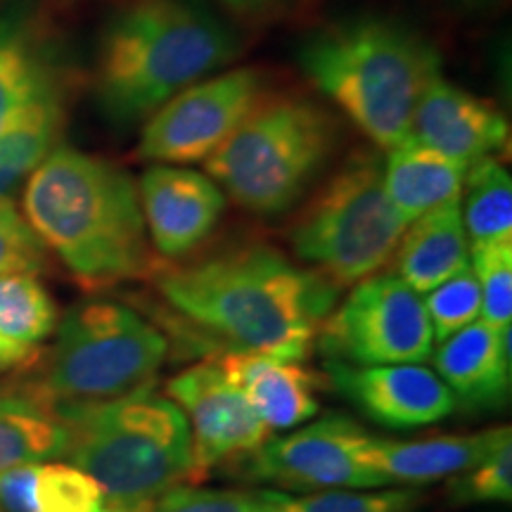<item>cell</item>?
<instances>
[{
  "instance_id": "1",
  "label": "cell",
  "mask_w": 512,
  "mask_h": 512,
  "mask_svg": "<svg viewBox=\"0 0 512 512\" xmlns=\"http://www.w3.org/2000/svg\"><path fill=\"white\" fill-rule=\"evenodd\" d=\"M159 292L178 313L235 351L302 363L337 302L323 273L294 266L266 245L214 254L159 275Z\"/></svg>"
},
{
  "instance_id": "2",
  "label": "cell",
  "mask_w": 512,
  "mask_h": 512,
  "mask_svg": "<svg viewBox=\"0 0 512 512\" xmlns=\"http://www.w3.org/2000/svg\"><path fill=\"white\" fill-rule=\"evenodd\" d=\"M24 216L81 283L112 285L150 271L138 188L107 159L57 145L29 176Z\"/></svg>"
},
{
  "instance_id": "3",
  "label": "cell",
  "mask_w": 512,
  "mask_h": 512,
  "mask_svg": "<svg viewBox=\"0 0 512 512\" xmlns=\"http://www.w3.org/2000/svg\"><path fill=\"white\" fill-rule=\"evenodd\" d=\"M302 72L373 140L406 143L420 95L441 76L439 50L389 17H356L313 31L297 50Z\"/></svg>"
},
{
  "instance_id": "4",
  "label": "cell",
  "mask_w": 512,
  "mask_h": 512,
  "mask_svg": "<svg viewBox=\"0 0 512 512\" xmlns=\"http://www.w3.org/2000/svg\"><path fill=\"white\" fill-rule=\"evenodd\" d=\"M235 55L233 31L195 0H136L102 36L95 74L102 112L136 124Z\"/></svg>"
},
{
  "instance_id": "5",
  "label": "cell",
  "mask_w": 512,
  "mask_h": 512,
  "mask_svg": "<svg viewBox=\"0 0 512 512\" xmlns=\"http://www.w3.org/2000/svg\"><path fill=\"white\" fill-rule=\"evenodd\" d=\"M72 434L67 458L100 484L117 512H145L192 472L188 420L152 384L91 406H55Z\"/></svg>"
},
{
  "instance_id": "6",
  "label": "cell",
  "mask_w": 512,
  "mask_h": 512,
  "mask_svg": "<svg viewBox=\"0 0 512 512\" xmlns=\"http://www.w3.org/2000/svg\"><path fill=\"white\" fill-rule=\"evenodd\" d=\"M339 121L309 98H261L204 159L211 181L256 216L290 211L335 155Z\"/></svg>"
},
{
  "instance_id": "7",
  "label": "cell",
  "mask_w": 512,
  "mask_h": 512,
  "mask_svg": "<svg viewBox=\"0 0 512 512\" xmlns=\"http://www.w3.org/2000/svg\"><path fill=\"white\" fill-rule=\"evenodd\" d=\"M408 221L384 190L382 159L349 157L294 221L290 245L337 287L356 285L392 259Z\"/></svg>"
},
{
  "instance_id": "8",
  "label": "cell",
  "mask_w": 512,
  "mask_h": 512,
  "mask_svg": "<svg viewBox=\"0 0 512 512\" xmlns=\"http://www.w3.org/2000/svg\"><path fill=\"white\" fill-rule=\"evenodd\" d=\"M169 342L131 306L81 302L64 313L38 392L53 406L121 399L155 380Z\"/></svg>"
},
{
  "instance_id": "9",
  "label": "cell",
  "mask_w": 512,
  "mask_h": 512,
  "mask_svg": "<svg viewBox=\"0 0 512 512\" xmlns=\"http://www.w3.org/2000/svg\"><path fill=\"white\" fill-rule=\"evenodd\" d=\"M325 361L349 366H399L427 361L434 332L425 302L396 273L370 275L354 285L320 328Z\"/></svg>"
},
{
  "instance_id": "10",
  "label": "cell",
  "mask_w": 512,
  "mask_h": 512,
  "mask_svg": "<svg viewBox=\"0 0 512 512\" xmlns=\"http://www.w3.org/2000/svg\"><path fill=\"white\" fill-rule=\"evenodd\" d=\"M252 67L202 79L147 117L136 157L155 164L204 162L264 95Z\"/></svg>"
},
{
  "instance_id": "11",
  "label": "cell",
  "mask_w": 512,
  "mask_h": 512,
  "mask_svg": "<svg viewBox=\"0 0 512 512\" xmlns=\"http://www.w3.org/2000/svg\"><path fill=\"white\" fill-rule=\"evenodd\" d=\"M368 432L342 415L311 422L287 437L268 439L249 453V477L280 489H382L384 482L363 465Z\"/></svg>"
},
{
  "instance_id": "12",
  "label": "cell",
  "mask_w": 512,
  "mask_h": 512,
  "mask_svg": "<svg viewBox=\"0 0 512 512\" xmlns=\"http://www.w3.org/2000/svg\"><path fill=\"white\" fill-rule=\"evenodd\" d=\"M166 396L181 408L190 427L192 472L221 460L249 456L271 439V430L228 382L219 363H197L166 384Z\"/></svg>"
},
{
  "instance_id": "13",
  "label": "cell",
  "mask_w": 512,
  "mask_h": 512,
  "mask_svg": "<svg viewBox=\"0 0 512 512\" xmlns=\"http://www.w3.org/2000/svg\"><path fill=\"white\" fill-rule=\"evenodd\" d=\"M328 377L363 415L392 430L434 425L458 408L456 396L434 370L420 363L349 366L325 361Z\"/></svg>"
},
{
  "instance_id": "14",
  "label": "cell",
  "mask_w": 512,
  "mask_h": 512,
  "mask_svg": "<svg viewBox=\"0 0 512 512\" xmlns=\"http://www.w3.org/2000/svg\"><path fill=\"white\" fill-rule=\"evenodd\" d=\"M140 209L159 254L178 259L219 226L226 192L209 176L171 164H152L140 178Z\"/></svg>"
},
{
  "instance_id": "15",
  "label": "cell",
  "mask_w": 512,
  "mask_h": 512,
  "mask_svg": "<svg viewBox=\"0 0 512 512\" xmlns=\"http://www.w3.org/2000/svg\"><path fill=\"white\" fill-rule=\"evenodd\" d=\"M408 140L430 147L467 169L479 159L501 152L510 140V126L491 102L439 76L415 105Z\"/></svg>"
},
{
  "instance_id": "16",
  "label": "cell",
  "mask_w": 512,
  "mask_h": 512,
  "mask_svg": "<svg viewBox=\"0 0 512 512\" xmlns=\"http://www.w3.org/2000/svg\"><path fill=\"white\" fill-rule=\"evenodd\" d=\"M510 439L512 432L508 425L475 434L420 441H394L368 434L361 460L382 479L384 486H420L467 472Z\"/></svg>"
},
{
  "instance_id": "17",
  "label": "cell",
  "mask_w": 512,
  "mask_h": 512,
  "mask_svg": "<svg viewBox=\"0 0 512 512\" xmlns=\"http://www.w3.org/2000/svg\"><path fill=\"white\" fill-rule=\"evenodd\" d=\"M510 325L475 320L432 351L437 375L467 408H501L512 387Z\"/></svg>"
},
{
  "instance_id": "18",
  "label": "cell",
  "mask_w": 512,
  "mask_h": 512,
  "mask_svg": "<svg viewBox=\"0 0 512 512\" xmlns=\"http://www.w3.org/2000/svg\"><path fill=\"white\" fill-rule=\"evenodd\" d=\"M216 363L268 430H290L318 413L316 377L302 363L247 351H230Z\"/></svg>"
},
{
  "instance_id": "19",
  "label": "cell",
  "mask_w": 512,
  "mask_h": 512,
  "mask_svg": "<svg viewBox=\"0 0 512 512\" xmlns=\"http://www.w3.org/2000/svg\"><path fill=\"white\" fill-rule=\"evenodd\" d=\"M394 254L396 275L418 294H427L470 266V240L460 200L408 223Z\"/></svg>"
},
{
  "instance_id": "20",
  "label": "cell",
  "mask_w": 512,
  "mask_h": 512,
  "mask_svg": "<svg viewBox=\"0 0 512 512\" xmlns=\"http://www.w3.org/2000/svg\"><path fill=\"white\" fill-rule=\"evenodd\" d=\"M69 446L67 422L36 384L22 389L0 384V472L67 458Z\"/></svg>"
},
{
  "instance_id": "21",
  "label": "cell",
  "mask_w": 512,
  "mask_h": 512,
  "mask_svg": "<svg viewBox=\"0 0 512 512\" xmlns=\"http://www.w3.org/2000/svg\"><path fill=\"white\" fill-rule=\"evenodd\" d=\"M465 171V166L415 140L392 147L382 162L384 190L408 223L448 202L463 200Z\"/></svg>"
},
{
  "instance_id": "22",
  "label": "cell",
  "mask_w": 512,
  "mask_h": 512,
  "mask_svg": "<svg viewBox=\"0 0 512 512\" xmlns=\"http://www.w3.org/2000/svg\"><path fill=\"white\" fill-rule=\"evenodd\" d=\"M0 510L117 512L91 475L62 463H29L0 472Z\"/></svg>"
},
{
  "instance_id": "23",
  "label": "cell",
  "mask_w": 512,
  "mask_h": 512,
  "mask_svg": "<svg viewBox=\"0 0 512 512\" xmlns=\"http://www.w3.org/2000/svg\"><path fill=\"white\" fill-rule=\"evenodd\" d=\"M62 126V102L53 93L0 131V197H10L24 178L46 162L57 147Z\"/></svg>"
},
{
  "instance_id": "24",
  "label": "cell",
  "mask_w": 512,
  "mask_h": 512,
  "mask_svg": "<svg viewBox=\"0 0 512 512\" xmlns=\"http://www.w3.org/2000/svg\"><path fill=\"white\" fill-rule=\"evenodd\" d=\"M463 221L472 245L512 242V181L496 157H484L465 171Z\"/></svg>"
},
{
  "instance_id": "25",
  "label": "cell",
  "mask_w": 512,
  "mask_h": 512,
  "mask_svg": "<svg viewBox=\"0 0 512 512\" xmlns=\"http://www.w3.org/2000/svg\"><path fill=\"white\" fill-rule=\"evenodd\" d=\"M261 512H418V489H330L290 496L283 491H254Z\"/></svg>"
},
{
  "instance_id": "26",
  "label": "cell",
  "mask_w": 512,
  "mask_h": 512,
  "mask_svg": "<svg viewBox=\"0 0 512 512\" xmlns=\"http://www.w3.org/2000/svg\"><path fill=\"white\" fill-rule=\"evenodd\" d=\"M55 325V302L36 275H0V337L34 349L55 330Z\"/></svg>"
},
{
  "instance_id": "27",
  "label": "cell",
  "mask_w": 512,
  "mask_h": 512,
  "mask_svg": "<svg viewBox=\"0 0 512 512\" xmlns=\"http://www.w3.org/2000/svg\"><path fill=\"white\" fill-rule=\"evenodd\" d=\"M53 93L48 69L29 48L27 38L0 27V131Z\"/></svg>"
},
{
  "instance_id": "28",
  "label": "cell",
  "mask_w": 512,
  "mask_h": 512,
  "mask_svg": "<svg viewBox=\"0 0 512 512\" xmlns=\"http://www.w3.org/2000/svg\"><path fill=\"white\" fill-rule=\"evenodd\" d=\"M425 297L422 302L430 316L434 342L439 344L482 316V292L470 266L434 287Z\"/></svg>"
},
{
  "instance_id": "29",
  "label": "cell",
  "mask_w": 512,
  "mask_h": 512,
  "mask_svg": "<svg viewBox=\"0 0 512 512\" xmlns=\"http://www.w3.org/2000/svg\"><path fill=\"white\" fill-rule=\"evenodd\" d=\"M472 273L482 292L486 323L505 328L512 320V242L472 245Z\"/></svg>"
},
{
  "instance_id": "30",
  "label": "cell",
  "mask_w": 512,
  "mask_h": 512,
  "mask_svg": "<svg viewBox=\"0 0 512 512\" xmlns=\"http://www.w3.org/2000/svg\"><path fill=\"white\" fill-rule=\"evenodd\" d=\"M448 498L456 505L512 501V439L496 448L482 463L451 477Z\"/></svg>"
},
{
  "instance_id": "31",
  "label": "cell",
  "mask_w": 512,
  "mask_h": 512,
  "mask_svg": "<svg viewBox=\"0 0 512 512\" xmlns=\"http://www.w3.org/2000/svg\"><path fill=\"white\" fill-rule=\"evenodd\" d=\"M46 261V245L29 226L27 216L10 197H0V275H36L46 268Z\"/></svg>"
},
{
  "instance_id": "32",
  "label": "cell",
  "mask_w": 512,
  "mask_h": 512,
  "mask_svg": "<svg viewBox=\"0 0 512 512\" xmlns=\"http://www.w3.org/2000/svg\"><path fill=\"white\" fill-rule=\"evenodd\" d=\"M145 512H261V505L254 494L178 484L155 498Z\"/></svg>"
},
{
  "instance_id": "33",
  "label": "cell",
  "mask_w": 512,
  "mask_h": 512,
  "mask_svg": "<svg viewBox=\"0 0 512 512\" xmlns=\"http://www.w3.org/2000/svg\"><path fill=\"white\" fill-rule=\"evenodd\" d=\"M226 8L247 17H273L290 8L294 0H221Z\"/></svg>"
},
{
  "instance_id": "34",
  "label": "cell",
  "mask_w": 512,
  "mask_h": 512,
  "mask_svg": "<svg viewBox=\"0 0 512 512\" xmlns=\"http://www.w3.org/2000/svg\"><path fill=\"white\" fill-rule=\"evenodd\" d=\"M29 358H34V349L19 347V344H12L0 337V373L15 366H24Z\"/></svg>"
},
{
  "instance_id": "35",
  "label": "cell",
  "mask_w": 512,
  "mask_h": 512,
  "mask_svg": "<svg viewBox=\"0 0 512 512\" xmlns=\"http://www.w3.org/2000/svg\"><path fill=\"white\" fill-rule=\"evenodd\" d=\"M0 512H3V510H0Z\"/></svg>"
}]
</instances>
